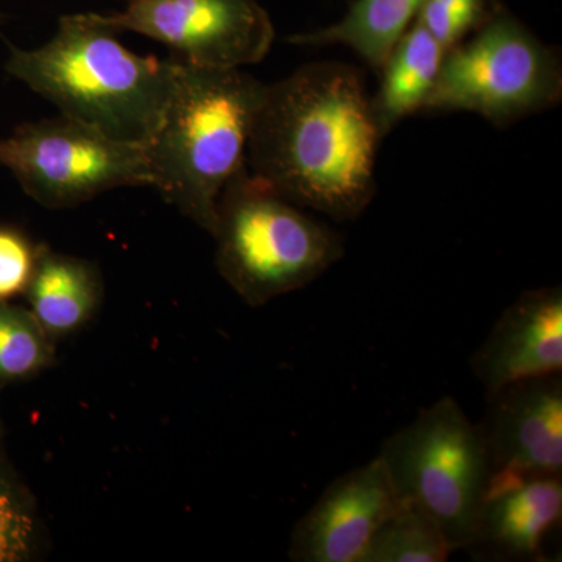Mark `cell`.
Instances as JSON below:
<instances>
[{
	"label": "cell",
	"instance_id": "1",
	"mask_svg": "<svg viewBox=\"0 0 562 562\" xmlns=\"http://www.w3.org/2000/svg\"><path fill=\"white\" fill-rule=\"evenodd\" d=\"M382 138L360 70L313 63L266 85L246 166L301 209L353 221L375 195Z\"/></svg>",
	"mask_w": 562,
	"mask_h": 562
},
{
	"label": "cell",
	"instance_id": "2",
	"mask_svg": "<svg viewBox=\"0 0 562 562\" xmlns=\"http://www.w3.org/2000/svg\"><path fill=\"white\" fill-rule=\"evenodd\" d=\"M92 13L65 14L36 49L13 47L5 69L61 116L147 146L171 90L172 60L140 57Z\"/></svg>",
	"mask_w": 562,
	"mask_h": 562
},
{
	"label": "cell",
	"instance_id": "3",
	"mask_svg": "<svg viewBox=\"0 0 562 562\" xmlns=\"http://www.w3.org/2000/svg\"><path fill=\"white\" fill-rule=\"evenodd\" d=\"M171 60L168 102L146 146L151 188L213 235L222 191L246 166L266 85L241 69Z\"/></svg>",
	"mask_w": 562,
	"mask_h": 562
},
{
	"label": "cell",
	"instance_id": "4",
	"mask_svg": "<svg viewBox=\"0 0 562 562\" xmlns=\"http://www.w3.org/2000/svg\"><path fill=\"white\" fill-rule=\"evenodd\" d=\"M213 236L221 276L255 308L308 286L344 257L341 235L247 166L222 191Z\"/></svg>",
	"mask_w": 562,
	"mask_h": 562
},
{
	"label": "cell",
	"instance_id": "5",
	"mask_svg": "<svg viewBox=\"0 0 562 562\" xmlns=\"http://www.w3.org/2000/svg\"><path fill=\"white\" fill-rule=\"evenodd\" d=\"M398 497L419 505L454 550L468 549L492 472L480 424L453 397L422 409L379 454Z\"/></svg>",
	"mask_w": 562,
	"mask_h": 562
},
{
	"label": "cell",
	"instance_id": "6",
	"mask_svg": "<svg viewBox=\"0 0 562 562\" xmlns=\"http://www.w3.org/2000/svg\"><path fill=\"white\" fill-rule=\"evenodd\" d=\"M561 95L557 52L498 10L446 52L424 110L471 111L503 125L558 105Z\"/></svg>",
	"mask_w": 562,
	"mask_h": 562
},
{
	"label": "cell",
	"instance_id": "7",
	"mask_svg": "<svg viewBox=\"0 0 562 562\" xmlns=\"http://www.w3.org/2000/svg\"><path fill=\"white\" fill-rule=\"evenodd\" d=\"M0 165L47 209H70L124 187H151L146 146L70 117L21 125L0 139Z\"/></svg>",
	"mask_w": 562,
	"mask_h": 562
},
{
	"label": "cell",
	"instance_id": "8",
	"mask_svg": "<svg viewBox=\"0 0 562 562\" xmlns=\"http://www.w3.org/2000/svg\"><path fill=\"white\" fill-rule=\"evenodd\" d=\"M92 14L111 31L166 44L199 68L257 65L276 38L271 16L257 0H128L117 13Z\"/></svg>",
	"mask_w": 562,
	"mask_h": 562
},
{
	"label": "cell",
	"instance_id": "9",
	"mask_svg": "<svg viewBox=\"0 0 562 562\" xmlns=\"http://www.w3.org/2000/svg\"><path fill=\"white\" fill-rule=\"evenodd\" d=\"M401 497L379 457L328 484L294 528L290 558L299 562H360Z\"/></svg>",
	"mask_w": 562,
	"mask_h": 562
},
{
	"label": "cell",
	"instance_id": "10",
	"mask_svg": "<svg viewBox=\"0 0 562 562\" xmlns=\"http://www.w3.org/2000/svg\"><path fill=\"white\" fill-rule=\"evenodd\" d=\"M480 427L494 471L562 475V375L532 376L487 395Z\"/></svg>",
	"mask_w": 562,
	"mask_h": 562
},
{
	"label": "cell",
	"instance_id": "11",
	"mask_svg": "<svg viewBox=\"0 0 562 562\" xmlns=\"http://www.w3.org/2000/svg\"><path fill=\"white\" fill-rule=\"evenodd\" d=\"M561 516L562 475L491 472L465 550L479 560L542 561Z\"/></svg>",
	"mask_w": 562,
	"mask_h": 562
},
{
	"label": "cell",
	"instance_id": "12",
	"mask_svg": "<svg viewBox=\"0 0 562 562\" xmlns=\"http://www.w3.org/2000/svg\"><path fill=\"white\" fill-rule=\"evenodd\" d=\"M486 394L506 384L562 372V290L524 292L471 357Z\"/></svg>",
	"mask_w": 562,
	"mask_h": 562
},
{
	"label": "cell",
	"instance_id": "13",
	"mask_svg": "<svg viewBox=\"0 0 562 562\" xmlns=\"http://www.w3.org/2000/svg\"><path fill=\"white\" fill-rule=\"evenodd\" d=\"M31 312L54 341L80 330L103 297L101 271L94 262L40 247L27 290Z\"/></svg>",
	"mask_w": 562,
	"mask_h": 562
},
{
	"label": "cell",
	"instance_id": "14",
	"mask_svg": "<svg viewBox=\"0 0 562 562\" xmlns=\"http://www.w3.org/2000/svg\"><path fill=\"white\" fill-rule=\"evenodd\" d=\"M446 52L419 20L398 41L384 63L382 85L372 99L373 114L383 136L409 114L424 110Z\"/></svg>",
	"mask_w": 562,
	"mask_h": 562
},
{
	"label": "cell",
	"instance_id": "15",
	"mask_svg": "<svg viewBox=\"0 0 562 562\" xmlns=\"http://www.w3.org/2000/svg\"><path fill=\"white\" fill-rule=\"evenodd\" d=\"M425 0H355L342 20L317 31L292 36L301 46L350 47L382 70L398 41L419 16Z\"/></svg>",
	"mask_w": 562,
	"mask_h": 562
},
{
	"label": "cell",
	"instance_id": "16",
	"mask_svg": "<svg viewBox=\"0 0 562 562\" xmlns=\"http://www.w3.org/2000/svg\"><path fill=\"white\" fill-rule=\"evenodd\" d=\"M452 552L430 514L401 498L397 508L373 535L360 562H443Z\"/></svg>",
	"mask_w": 562,
	"mask_h": 562
},
{
	"label": "cell",
	"instance_id": "17",
	"mask_svg": "<svg viewBox=\"0 0 562 562\" xmlns=\"http://www.w3.org/2000/svg\"><path fill=\"white\" fill-rule=\"evenodd\" d=\"M55 360V341L31 310L0 302V382L29 379Z\"/></svg>",
	"mask_w": 562,
	"mask_h": 562
},
{
	"label": "cell",
	"instance_id": "18",
	"mask_svg": "<svg viewBox=\"0 0 562 562\" xmlns=\"http://www.w3.org/2000/svg\"><path fill=\"white\" fill-rule=\"evenodd\" d=\"M40 542L41 522L32 495L0 471V562L32 560Z\"/></svg>",
	"mask_w": 562,
	"mask_h": 562
},
{
	"label": "cell",
	"instance_id": "19",
	"mask_svg": "<svg viewBox=\"0 0 562 562\" xmlns=\"http://www.w3.org/2000/svg\"><path fill=\"white\" fill-rule=\"evenodd\" d=\"M483 14L484 0H425L417 20L449 50L479 27Z\"/></svg>",
	"mask_w": 562,
	"mask_h": 562
},
{
	"label": "cell",
	"instance_id": "20",
	"mask_svg": "<svg viewBox=\"0 0 562 562\" xmlns=\"http://www.w3.org/2000/svg\"><path fill=\"white\" fill-rule=\"evenodd\" d=\"M40 247L21 232L0 227V302H9L27 290Z\"/></svg>",
	"mask_w": 562,
	"mask_h": 562
}]
</instances>
